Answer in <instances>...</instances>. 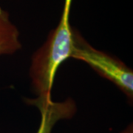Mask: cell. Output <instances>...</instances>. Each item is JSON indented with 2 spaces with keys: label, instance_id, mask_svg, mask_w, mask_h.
I'll return each mask as SVG.
<instances>
[{
  "label": "cell",
  "instance_id": "obj_4",
  "mask_svg": "<svg viewBox=\"0 0 133 133\" xmlns=\"http://www.w3.org/2000/svg\"><path fill=\"white\" fill-rule=\"evenodd\" d=\"M19 33L13 24L9 14L0 7V56L10 55L19 50L22 45Z\"/></svg>",
  "mask_w": 133,
  "mask_h": 133
},
{
  "label": "cell",
  "instance_id": "obj_1",
  "mask_svg": "<svg viewBox=\"0 0 133 133\" xmlns=\"http://www.w3.org/2000/svg\"><path fill=\"white\" fill-rule=\"evenodd\" d=\"M72 0H65L58 26L50 33L48 40L33 56L30 70L32 84L38 96L50 95L58 66L71 57L74 44V29L70 24Z\"/></svg>",
  "mask_w": 133,
  "mask_h": 133
},
{
  "label": "cell",
  "instance_id": "obj_2",
  "mask_svg": "<svg viewBox=\"0 0 133 133\" xmlns=\"http://www.w3.org/2000/svg\"><path fill=\"white\" fill-rule=\"evenodd\" d=\"M71 57L88 64L100 76L114 83L129 99L132 100V70L121 61L92 48L76 30Z\"/></svg>",
  "mask_w": 133,
  "mask_h": 133
},
{
  "label": "cell",
  "instance_id": "obj_3",
  "mask_svg": "<svg viewBox=\"0 0 133 133\" xmlns=\"http://www.w3.org/2000/svg\"><path fill=\"white\" fill-rule=\"evenodd\" d=\"M36 106L41 113V121L36 133H51L56 123L62 119H70L76 112V105L71 98L62 102H55L51 96H38L36 99L28 101Z\"/></svg>",
  "mask_w": 133,
  "mask_h": 133
},
{
  "label": "cell",
  "instance_id": "obj_5",
  "mask_svg": "<svg viewBox=\"0 0 133 133\" xmlns=\"http://www.w3.org/2000/svg\"><path fill=\"white\" fill-rule=\"evenodd\" d=\"M121 133H132V126L129 127L126 130H124V132H122Z\"/></svg>",
  "mask_w": 133,
  "mask_h": 133
}]
</instances>
